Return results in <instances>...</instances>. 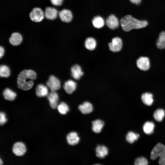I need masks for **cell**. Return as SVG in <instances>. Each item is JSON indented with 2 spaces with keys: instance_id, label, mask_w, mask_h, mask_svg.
Here are the masks:
<instances>
[{
  "instance_id": "obj_1",
  "label": "cell",
  "mask_w": 165,
  "mask_h": 165,
  "mask_svg": "<svg viewBox=\"0 0 165 165\" xmlns=\"http://www.w3.org/2000/svg\"><path fill=\"white\" fill-rule=\"evenodd\" d=\"M37 74L33 70L25 69L22 71L17 78L18 87L24 90H28L32 88L34 83L33 80L36 78Z\"/></svg>"
},
{
  "instance_id": "obj_2",
  "label": "cell",
  "mask_w": 165,
  "mask_h": 165,
  "mask_svg": "<svg viewBox=\"0 0 165 165\" xmlns=\"http://www.w3.org/2000/svg\"><path fill=\"white\" fill-rule=\"evenodd\" d=\"M120 23L123 30L126 32L143 28L148 24L146 20H138L130 15L123 17L120 20Z\"/></svg>"
},
{
  "instance_id": "obj_3",
  "label": "cell",
  "mask_w": 165,
  "mask_h": 165,
  "mask_svg": "<svg viewBox=\"0 0 165 165\" xmlns=\"http://www.w3.org/2000/svg\"><path fill=\"white\" fill-rule=\"evenodd\" d=\"M158 157L160 158L159 163L165 165V146L160 143L155 146L150 154V158L152 160H156Z\"/></svg>"
},
{
  "instance_id": "obj_4",
  "label": "cell",
  "mask_w": 165,
  "mask_h": 165,
  "mask_svg": "<svg viewBox=\"0 0 165 165\" xmlns=\"http://www.w3.org/2000/svg\"><path fill=\"white\" fill-rule=\"evenodd\" d=\"M29 16L31 21L36 23L41 22L45 18L44 11L38 7H35L32 9Z\"/></svg>"
},
{
  "instance_id": "obj_5",
  "label": "cell",
  "mask_w": 165,
  "mask_h": 165,
  "mask_svg": "<svg viewBox=\"0 0 165 165\" xmlns=\"http://www.w3.org/2000/svg\"><path fill=\"white\" fill-rule=\"evenodd\" d=\"M58 16L62 22L69 23L72 20L73 15L70 9L64 8L58 11Z\"/></svg>"
},
{
  "instance_id": "obj_6",
  "label": "cell",
  "mask_w": 165,
  "mask_h": 165,
  "mask_svg": "<svg viewBox=\"0 0 165 165\" xmlns=\"http://www.w3.org/2000/svg\"><path fill=\"white\" fill-rule=\"evenodd\" d=\"M105 24L110 29L114 30L117 29L119 25V21L114 14H111L105 19Z\"/></svg>"
},
{
  "instance_id": "obj_7",
  "label": "cell",
  "mask_w": 165,
  "mask_h": 165,
  "mask_svg": "<svg viewBox=\"0 0 165 165\" xmlns=\"http://www.w3.org/2000/svg\"><path fill=\"white\" fill-rule=\"evenodd\" d=\"M108 46L111 51L114 52L119 51L122 47V40L119 37H114L112 39L111 42L109 43Z\"/></svg>"
},
{
  "instance_id": "obj_8",
  "label": "cell",
  "mask_w": 165,
  "mask_h": 165,
  "mask_svg": "<svg viewBox=\"0 0 165 165\" xmlns=\"http://www.w3.org/2000/svg\"><path fill=\"white\" fill-rule=\"evenodd\" d=\"M44 12L45 18L48 20H54L58 16V11L56 8L53 6H47Z\"/></svg>"
},
{
  "instance_id": "obj_9",
  "label": "cell",
  "mask_w": 165,
  "mask_h": 165,
  "mask_svg": "<svg viewBox=\"0 0 165 165\" xmlns=\"http://www.w3.org/2000/svg\"><path fill=\"white\" fill-rule=\"evenodd\" d=\"M47 86L51 91H56L59 90L61 87L60 80L57 77L53 75H50L46 82Z\"/></svg>"
},
{
  "instance_id": "obj_10",
  "label": "cell",
  "mask_w": 165,
  "mask_h": 165,
  "mask_svg": "<svg viewBox=\"0 0 165 165\" xmlns=\"http://www.w3.org/2000/svg\"><path fill=\"white\" fill-rule=\"evenodd\" d=\"M136 64L139 69L144 71L148 70L150 66L149 60L147 57H140L137 60Z\"/></svg>"
},
{
  "instance_id": "obj_11",
  "label": "cell",
  "mask_w": 165,
  "mask_h": 165,
  "mask_svg": "<svg viewBox=\"0 0 165 165\" xmlns=\"http://www.w3.org/2000/svg\"><path fill=\"white\" fill-rule=\"evenodd\" d=\"M22 40L23 37L22 35L18 32L12 33L9 38L10 43L14 46H17L20 45Z\"/></svg>"
},
{
  "instance_id": "obj_12",
  "label": "cell",
  "mask_w": 165,
  "mask_h": 165,
  "mask_svg": "<svg viewBox=\"0 0 165 165\" xmlns=\"http://www.w3.org/2000/svg\"><path fill=\"white\" fill-rule=\"evenodd\" d=\"M13 153L16 156H23L26 152V147L22 142H18L15 143L13 147Z\"/></svg>"
},
{
  "instance_id": "obj_13",
  "label": "cell",
  "mask_w": 165,
  "mask_h": 165,
  "mask_svg": "<svg viewBox=\"0 0 165 165\" xmlns=\"http://www.w3.org/2000/svg\"><path fill=\"white\" fill-rule=\"evenodd\" d=\"M47 98L51 107L53 109L57 107L58 96L56 91H51L47 95Z\"/></svg>"
},
{
  "instance_id": "obj_14",
  "label": "cell",
  "mask_w": 165,
  "mask_h": 165,
  "mask_svg": "<svg viewBox=\"0 0 165 165\" xmlns=\"http://www.w3.org/2000/svg\"><path fill=\"white\" fill-rule=\"evenodd\" d=\"M105 21L104 18L100 15H96L93 17L92 23L94 27L97 29H101L105 26Z\"/></svg>"
},
{
  "instance_id": "obj_15",
  "label": "cell",
  "mask_w": 165,
  "mask_h": 165,
  "mask_svg": "<svg viewBox=\"0 0 165 165\" xmlns=\"http://www.w3.org/2000/svg\"><path fill=\"white\" fill-rule=\"evenodd\" d=\"M71 71L72 77L76 80L79 79L83 74L81 67L78 64L73 66Z\"/></svg>"
},
{
  "instance_id": "obj_16",
  "label": "cell",
  "mask_w": 165,
  "mask_h": 165,
  "mask_svg": "<svg viewBox=\"0 0 165 165\" xmlns=\"http://www.w3.org/2000/svg\"><path fill=\"white\" fill-rule=\"evenodd\" d=\"M77 84L72 80H68L65 82L64 86L65 91L68 94H71L76 90Z\"/></svg>"
},
{
  "instance_id": "obj_17",
  "label": "cell",
  "mask_w": 165,
  "mask_h": 165,
  "mask_svg": "<svg viewBox=\"0 0 165 165\" xmlns=\"http://www.w3.org/2000/svg\"><path fill=\"white\" fill-rule=\"evenodd\" d=\"M67 140L69 144L75 145L78 143L80 139L76 132H72L69 133L67 135Z\"/></svg>"
},
{
  "instance_id": "obj_18",
  "label": "cell",
  "mask_w": 165,
  "mask_h": 165,
  "mask_svg": "<svg viewBox=\"0 0 165 165\" xmlns=\"http://www.w3.org/2000/svg\"><path fill=\"white\" fill-rule=\"evenodd\" d=\"M97 43L95 39L92 37L86 38L84 42V46L88 50H93L96 48Z\"/></svg>"
},
{
  "instance_id": "obj_19",
  "label": "cell",
  "mask_w": 165,
  "mask_h": 165,
  "mask_svg": "<svg viewBox=\"0 0 165 165\" xmlns=\"http://www.w3.org/2000/svg\"><path fill=\"white\" fill-rule=\"evenodd\" d=\"M36 93L38 97L46 96L49 94L48 89L46 86L43 84H38L36 87Z\"/></svg>"
},
{
  "instance_id": "obj_20",
  "label": "cell",
  "mask_w": 165,
  "mask_h": 165,
  "mask_svg": "<svg viewBox=\"0 0 165 165\" xmlns=\"http://www.w3.org/2000/svg\"><path fill=\"white\" fill-rule=\"evenodd\" d=\"M79 109L80 112L84 114L90 113L93 110V106L90 102H84L79 106Z\"/></svg>"
},
{
  "instance_id": "obj_21",
  "label": "cell",
  "mask_w": 165,
  "mask_h": 165,
  "mask_svg": "<svg viewBox=\"0 0 165 165\" xmlns=\"http://www.w3.org/2000/svg\"><path fill=\"white\" fill-rule=\"evenodd\" d=\"M97 156L100 158H103L108 154V149L104 145H98L96 149Z\"/></svg>"
},
{
  "instance_id": "obj_22",
  "label": "cell",
  "mask_w": 165,
  "mask_h": 165,
  "mask_svg": "<svg viewBox=\"0 0 165 165\" xmlns=\"http://www.w3.org/2000/svg\"><path fill=\"white\" fill-rule=\"evenodd\" d=\"M92 124V129L93 131L95 133H98L101 132L103 128L104 123L100 119H97L93 121Z\"/></svg>"
},
{
  "instance_id": "obj_23",
  "label": "cell",
  "mask_w": 165,
  "mask_h": 165,
  "mask_svg": "<svg viewBox=\"0 0 165 165\" xmlns=\"http://www.w3.org/2000/svg\"><path fill=\"white\" fill-rule=\"evenodd\" d=\"M141 100L145 105L150 106L153 102V95L149 93H145L142 94L141 96Z\"/></svg>"
},
{
  "instance_id": "obj_24",
  "label": "cell",
  "mask_w": 165,
  "mask_h": 165,
  "mask_svg": "<svg viewBox=\"0 0 165 165\" xmlns=\"http://www.w3.org/2000/svg\"><path fill=\"white\" fill-rule=\"evenodd\" d=\"M3 94L6 99L10 101L14 100L16 96L15 92L8 88H6L4 90Z\"/></svg>"
},
{
  "instance_id": "obj_25",
  "label": "cell",
  "mask_w": 165,
  "mask_h": 165,
  "mask_svg": "<svg viewBox=\"0 0 165 165\" xmlns=\"http://www.w3.org/2000/svg\"><path fill=\"white\" fill-rule=\"evenodd\" d=\"M156 45L160 49L165 48V31H163L160 33L156 42Z\"/></svg>"
},
{
  "instance_id": "obj_26",
  "label": "cell",
  "mask_w": 165,
  "mask_h": 165,
  "mask_svg": "<svg viewBox=\"0 0 165 165\" xmlns=\"http://www.w3.org/2000/svg\"><path fill=\"white\" fill-rule=\"evenodd\" d=\"M154 126V124L153 122H146L143 125V130L145 134H151L153 132Z\"/></svg>"
},
{
  "instance_id": "obj_27",
  "label": "cell",
  "mask_w": 165,
  "mask_h": 165,
  "mask_svg": "<svg viewBox=\"0 0 165 165\" xmlns=\"http://www.w3.org/2000/svg\"><path fill=\"white\" fill-rule=\"evenodd\" d=\"M165 115V112L162 109L159 108L154 112L153 116L155 119L157 121L160 122L162 120Z\"/></svg>"
},
{
  "instance_id": "obj_28",
  "label": "cell",
  "mask_w": 165,
  "mask_h": 165,
  "mask_svg": "<svg viewBox=\"0 0 165 165\" xmlns=\"http://www.w3.org/2000/svg\"><path fill=\"white\" fill-rule=\"evenodd\" d=\"M139 137V134L130 131L127 133L126 136V139L128 142L130 143H133L138 140Z\"/></svg>"
},
{
  "instance_id": "obj_29",
  "label": "cell",
  "mask_w": 165,
  "mask_h": 165,
  "mask_svg": "<svg viewBox=\"0 0 165 165\" xmlns=\"http://www.w3.org/2000/svg\"><path fill=\"white\" fill-rule=\"evenodd\" d=\"M10 75L9 68L5 65H2L0 67V76L1 77L7 78Z\"/></svg>"
},
{
  "instance_id": "obj_30",
  "label": "cell",
  "mask_w": 165,
  "mask_h": 165,
  "mask_svg": "<svg viewBox=\"0 0 165 165\" xmlns=\"http://www.w3.org/2000/svg\"><path fill=\"white\" fill-rule=\"evenodd\" d=\"M57 108L59 112L63 115L66 114L69 110L68 105L63 102H61L58 105Z\"/></svg>"
},
{
  "instance_id": "obj_31",
  "label": "cell",
  "mask_w": 165,
  "mask_h": 165,
  "mask_svg": "<svg viewBox=\"0 0 165 165\" xmlns=\"http://www.w3.org/2000/svg\"><path fill=\"white\" fill-rule=\"evenodd\" d=\"M134 164L135 165H147L148 164V161L145 157H140L136 159Z\"/></svg>"
},
{
  "instance_id": "obj_32",
  "label": "cell",
  "mask_w": 165,
  "mask_h": 165,
  "mask_svg": "<svg viewBox=\"0 0 165 165\" xmlns=\"http://www.w3.org/2000/svg\"><path fill=\"white\" fill-rule=\"evenodd\" d=\"M64 0H50L53 6L55 7L61 6L62 5Z\"/></svg>"
},
{
  "instance_id": "obj_33",
  "label": "cell",
  "mask_w": 165,
  "mask_h": 165,
  "mask_svg": "<svg viewBox=\"0 0 165 165\" xmlns=\"http://www.w3.org/2000/svg\"><path fill=\"white\" fill-rule=\"evenodd\" d=\"M7 119L6 117L5 113L3 112L0 113V124L1 125L4 124L7 121Z\"/></svg>"
},
{
  "instance_id": "obj_34",
  "label": "cell",
  "mask_w": 165,
  "mask_h": 165,
  "mask_svg": "<svg viewBox=\"0 0 165 165\" xmlns=\"http://www.w3.org/2000/svg\"><path fill=\"white\" fill-rule=\"evenodd\" d=\"M131 3L136 5H139L141 4L142 0H129Z\"/></svg>"
},
{
  "instance_id": "obj_35",
  "label": "cell",
  "mask_w": 165,
  "mask_h": 165,
  "mask_svg": "<svg viewBox=\"0 0 165 165\" xmlns=\"http://www.w3.org/2000/svg\"><path fill=\"white\" fill-rule=\"evenodd\" d=\"M5 52L4 48L1 46L0 47V57L1 58L3 56Z\"/></svg>"
},
{
  "instance_id": "obj_36",
  "label": "cell",
  "mask_w": 165,
  "mask_h": 165,
  "mask_svg": "<svg viewBox=\"0 0 165 165\" xmlns=\"http://www.w3.org/2000/svg\"><path fill=\"white\" fill-rule=\"evenodd\" d=\"M2 160L1 159H0V165H1L2 164Z\"/></svg>"
}]
</instances>
